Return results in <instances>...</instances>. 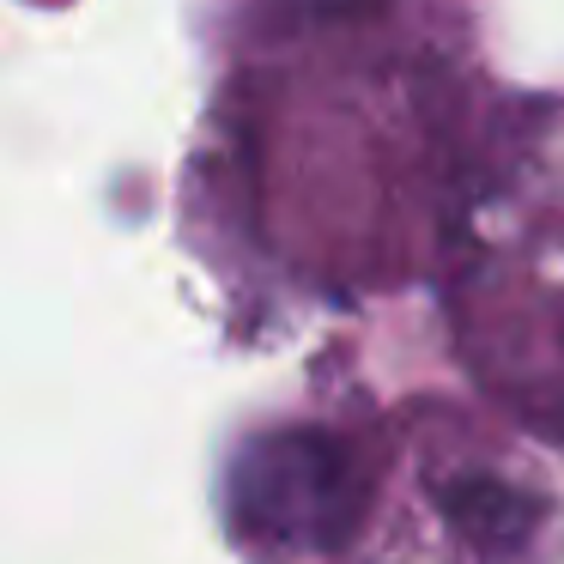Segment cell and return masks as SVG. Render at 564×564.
Listing matches in <instances>:
<instances>
[{
  "instance_id": "7a4b0ae2",
  "label": "cell",
  "mask_w": 564,
  "mask_h": 564,
  "mask_svg": "<svg viewBox=\"0 0 564 564\" xmlns=\"http://www.w3.org/2000/svg\"><path fill=\"white\" fill-rule=\"evenodd\" d=\"M322 564H564V462L486 401L413 394L358 431Z\"/></svg>"
},
{
  "instance_id": "6da1fadb",
  "label": "cell",
  "mask_w": 564,
  "mask_h": 564,
  "mask_svg": "<svg viewBox=\"0 0 564 564\" xmlns=\"http://www.w3.org/2000/svg\"><path fill=\"white\" fill-rule=\"evenodd\" d=\"M431 285L474 394L564 455V91H516L479 116Z\"/></svg>"
}]
</instances>
